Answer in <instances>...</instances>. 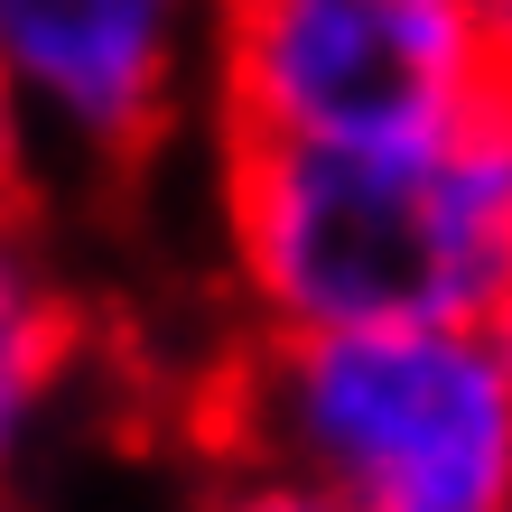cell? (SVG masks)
I'll return each mask as SVG.
<instances>
[{"label":"cell","instance_id":"6da1fadb","mask_svg":"<svg viewBox=\"0 0 512 512\" xmlns=\"http://www.w3.org/2000/svg\"><path fill=\"white\" fill-rule=\"evenodd\" d=\"M215 252L243 336L494 317L512 112L373 149H215Z\"/></svg>","mask_w":512,"mask_h":512},{"label":"cell","instance_id":"7a4b0ae2","mask_svg":"<svg viewBox=\"0 0 512 512\" xmlns=\"http://www.w3.org/2000/svg\"><path fill=\"white\" fill-rule=\"evenodd\" d=\"M205 457L298 475L345 512H503L512 345L494 317L233 336L205 373Z\"/></svg>","mask_w":512,"mask_h":512},{"label":"cell","instance_id":"3957f363","mask_svg":"<svg viewBox=\"0 0 512 512\" xmlns=\"http://www.w3.org/2000/svg\"><path fill=\"white\" fill-rule=\"evenodd\" d=\"M512 112L503 0H224L215 149H373Z\"/></svg>","mask_w":512,"mask_h":512},{"label":"cell","instance_id":"277c9868","mask_svg":"<svg viewBox=\"0 0 512 512\" xmlns=\"http://www.w3.org/2000/svg\"><path fill=\"white\" fill-rule=\"evenodd\" d=\"M224 0H0V140L19 168L122 177L205 112Z\"/></svg>","mask_w":512,"mask_h":512},{"label":"cell","instance_id":"5b68a950","mask_svg":"<svg viewBox=\"0 0 512 512\" xmlns=\"http://www.w3.org/2000/svg\"><path fill=\"white\" fill-rule=\"evenodd\" d=\"M66 373H75V298L38 243L19 177L0 168V494H19V466L38 457Z\"/></svg>","mask_w":512,"mask_h":512},{"label":"cell","instance_id":"8992f818","mask_svg":"<svg viewBox=\"0 0 512 512\" xmlns=\"http://www.w3.org/2000/svg\"><path fill=\"white\" fill-rule=\"evenodd\" d=\"M187 512H345V503L317 494V485H298V475H270V466H233V457H215Z\"/></svg>","mask_w":512,"mask_h":512},{"label":"cell","instance_id":"52a82bcc","mask_svg":"<svg viewBox=\"0 0 512 512\" xmlns=\"http://www.w3.org/2000/svg\"><path fill=\"white\" fill-rule=\"evenodd\" d=\"M494 326H503V345H512V261H503V298H494Z\"/></svg>","mask_w":512,"mask_h":512},{"label":"cell","instance_id":"ba28073f","mask_svg":"<svg viewBox=\"0 0 512 512\" xmlns=\"http://www.w3.org/2000/svg\"><path fill=\"white\" fill-rule=\"evenodd\" d=\"M0 512H28V503H19V494H0Z\"/></svg>","mask_w":512,"mask_h":512},{"label":"cell","instance_id":"9c48e42d","mask_svg":"<svg viewBox=\"0 0 512 512\" xmlns=\"http://www.w3.org/2000/svg\"><path fill=\"white\" fill-rule=\"evenodd\" d=\"M503 19H512V0H503Z\"/></svg>","mask_w":512,"mask_h":512},{"label":"cell","instance_id":"30bf717a","mask_svg":"<svg viewBox=\"0 0 512 512\" xmlns=\"http://www.w3.org/2000/svg\"><path fill=\"white\" fill-rule=\"evenodd\" d=\"M503 512H512V503H503Z\"/></svg>","mask_w":512,"mask_h":512}]
</instances>
